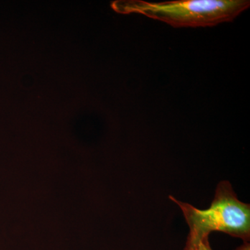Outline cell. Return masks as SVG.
I'll return each instance as SVG.
<instances>
[{
	"label": "cell",
	"instance_id": "3",
	"mask_svg": "<svg viewBox=\"0 0 250 250\" xmlns=\"http://www.w3.org/2000/svg\"><path fill=\"white\" fill-rule=\"evenodd\" d=\"M184 250H213L210 246L208 236L203 237L199 240H187Z\"/></svg>",
	"mask_w": 250,
	"mask_h": 250
},
{
	"label": "cell",
	"instance_id": "4",
	"mask_svg": "<svg viewBox=\"0 0 250 250\" xmlns=\"http://www.w3.org/2000/svg\"><path fill=\"white\" fill-rule=\"evenodd\" d=\"M236 250H250L249 242H244V244L239 247V248H237Z\"/></svg>",
	"mask_w": 250,
	"mask_h": 250
},
{
	"label": "cell",
	"instance_id": "2",
	"mask_svg": "<svg viewBox=\"0 0 250 250\" xmlns=\"http://www.w3.org/2000/svg\"><path fill=\"white\" fill-rule=\"evenodd\" d=\"M180 207L190 229L187 240L194 241L209 236L213 231H221L249 242L250 205L238 200L228 181L218 184L209 208L200 210L188 203L170 196Z\"/></svg>",
	"mask_w": 250,
	"mask_h": 250
},
{
	"label": "cell",
	"instance_id": "1",
	"mask_svg": "<svg viewBox=\"0 0 250 250\" xmlns=\"http://www.w3.org/2000/svg\"><path fill=\"white\" fill-rule=\"evenodd\" d=\"M249 0H179L148 2L143 0H118L112 8L122 14L143 15L174 27H213L232 22L250 7Z\"/></svg>",
	"mask_w": 250,
	"mask_h": 250
}]
</instances>
